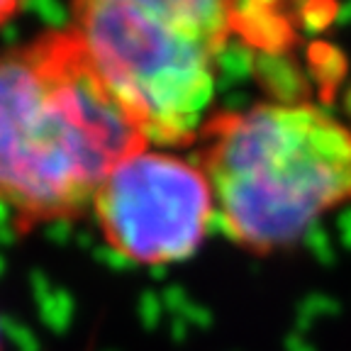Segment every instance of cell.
<instances>
[{
    "label": "cell",
    "mask_w": 351,
    "mask_h": 351,
    "mask_svg": "<svg viewBox=\"0 0 351 351\" xmlns=\"http://www.w3.org/2000/svg\"><path fill=\"white\" fill-rule=\"evenodd\" d=\"M144 147L71 29L0 54V205L20 230L86 215L110 171Z\"/></svg>",
    "instance_id": "cell-1"
},
{
    "label": "cell",
    "mask_w": 351,
    "mask_h": 351,
    "mask_svg": "<svg viewBox=\"0 0 351 351\" xmlns=\"http://www.w3.org/2000/svg\"><path fill=\"white\" fill-rule=\"evenodd\" d=\"M197 139L215 225L241 252L295 247L324 215L351 203V127L315 105L213 115Z\"/></svg>",
    "instance_id": "cell-2"
},
{
    "label": "cell",
    "mask_w": 351,
    "mask_h": 351,
    "mask_svg": "<svg viewBox=\"0 0 351 351\" xmlns=\"http://www.w3.org/2000/svg\"><path fill=\"white\" fill-rule=\"evenodd\" d=\"M71 20L69 29L149 144L200 137L234 0H71Z\"/></svg>",
    "instance_id": "cell-3"
},
{
    "label": "cell",
    "mask_w": 351,
    "mask_h": 351,
    "mask_svg": "<svg viewBox=\"0 0 351 351\" xmlns=\"http://www.w3.org/2000/svg\"><path fill=\"white\" fill-rule=\"evenodd\" d=\"M103 244L132 266L193 258L215 227V200L200 164L144 147L110 171L90 205Z\"/></svg>",
    "instance_id": "cell-4"
},
{
    "label": "cell",
    "mask_w": 351,
    "mask_h": 351,
    "mask_svg": "<svg viewBox=\"0 0 351 351\" xmlns=\"http://www.w3.org/2000/svg\"><path fill=\"white\" fill-rule=\"evenodd\" d=\"M22 3H25V0H0V25L10 20V17L20 10Z\"/></svg>",
    "instance_id": "cell-5"
},
{
    "label": "cell",
    "mask_w": 351,
    "mask_h": 351,
    "mask_svg": "<svg viewBox=\"0 0 351 351\" xmlns=\"http://www.w3.org/2000/svg\"><path fill=\"white\" fill-rule=\"evenodd\" d=\"M0 351H3V327H0Z\"/></svg>",
    "instance_id": "cell-6"
}]
</instances>
